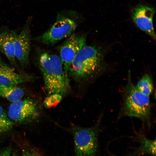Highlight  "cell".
Returning <instances> with one entry per match:
<instances>
[{
  "instance_id": "12",
  "label": "cell",
  "mask_w": 156,
  "mask_h": 156,
  "mask_svg": "<svg viewBox=\"0 0 156 156\" xmlns=\"http://www.w3.org/2000/svg\"><path fill=\"white\" fill-rule=\"evenodd\" d=\"M24 94L23 89L16 86H0V96L12 103L21 99Z\"/></svg>"
},
{
  "instance_id": "5",
  "label": "cell",
  "mask_w": 156,
  "mask_h": 156,
  "mask_svg": "<svg viewBox=\"0 0 156 156\" xmlns=\"http://www.w3.org/2000/svg\"><path fill=\"white\" fill-rule=\"evenodd\" d=\"M101 117V116L96 123L90 127L72 126L76 156H94L97 152V134Z\"/></svg>"
},
{
  "instance_id": "20",
  "label": "cell",
  "mask_w": 156,
  "mask_h": 156,
  "mask_svg": "<svg viewBox=\"0 0 156 156\" xmlns=\"http://www.w3.org/2000/svg\"><path fill=\"white\" fill-rule=\"evenodd\" d=\"M3 61V60L1 59H0V66Z\"/></svg>"
},
{
  "instance_id": "2",
  "label": "cell",
  "mask_w": 156,
  "mask_h": 156,
  "mask_svg": "<svg viewBox=\"0 0 156 156\" xmlns=\"http://www.w3.org/2000/svg\"><path fill=\"white\" fill-rule=\"evenodd\" d=\"M34 62L42 74L48 95L58 93L64 96L70 92V79L58 55L38 48L35 52Z\"/></svg>"
},
{
  "instance_id": "9",
  "label": "cell",
  "mask_w": 156,
  "mask_h": 156,
  "mask_svg": "<svg viewBox=\"0 0 156 156\" xmlns=\"http://www.w3.org/2000/svg\"><path fill=\"white\" fill-rule=\"evenodd\" d=\"M155 13L154 8L139 4L133 8L131 13L132 19L136 26L154 40L156 35L153 20Z\"/></svg>"
},
{
  "instance_id": "18",
  "label": "cell",
  "mask_w": 156,
  "mask_h": 156,
  "mask_svg": "<svg viewBox=\"0 0 156 156\" xmlns=\"http://www.w3.org/2000/svg\"><path fill=\"white\" fill-rule=\"evenodd\" d=\"M12 149L10 147L0 151V156H11Z\"/></svg>"
},
{
  "instance_id": "4",
  "label": "cell",
  "mask_w": 156,
  "mask_h": 156,
  "mask_svg": "<svg viewBox=\"0 0 156 156\" xmlns=\"http://www.w3.org/2000/svg\"><path fill=\"white\" fill-rule=\"evenodd\" d=\"M73 15L58 14L56 21L49 29L32 38V40L52 46L64 38H67L75 32L80 23L78 17Z\"/></svg>"
},
{
  "instance_id": "1",
  "label": "cell",
  "mask_w": 156,
  "mask_h": 156,
  "mask_svg": "<svg viewBox=\"0 0 156 156\" xmlns=\"http://www.w3.org/2000/svg\"><path fill=\"white\" fill-rule=\"evenodd\" d=\"M107 67L103 49L98 46L86 44L77 54L67 74L69 79L84 85L101 75Z\"/></svg>"
},
{
  "instance_id": "11",
  "label": "cell",
  "mask_w": 156,
  "mask_h": 156,
  "mask_svg": "<svg viewBox=\"0 0 156 156\" xmlns=\"http://www.w3.org/2000/svg\"><path fill=\"white\" fill-rule=\"evenodd\" d=\"M31 75L17 73L4 61L0 66V86H13L31 80Z\"/></svg>"
},
{
  "instance_id": "16",
  "label": "cell",
  "mask_w": 156,
  "mask_h": 156,
  "mask_svg": "<svg viewBox=\"0 0 156 156\" xmlns=\"http://www.w3.org/2000/svg\"><path fill=\"white\" fill-rule=\"evenodd\" d=\"M63 97L62 95L58 93L48 95L44 100V105L48 109L54 107L60 102Z\"/></svg>"
},
{
  "instance_id": "14",
  "label": "cell",
  "mask_w": 156,
  "mask_h": 156,
  "mask_svg": "<svg viewBox=\"0 0 156 156\" xmlns=\"http://www.w3.org/2000/svg\"><path fill=\"white\" fill-rule=\"evenodd\" d=\"M141 145L133 154H148L153 156L156 155V140H150L144 137H141Z\"/></svg>"
},
{
  "instance_id": "6",
  "label": "cell",
  "mask_w": 156,
  "mask_h": 156,
  "mask_svg": "<svg viewBox=\"0 0 156 156\" xmlns=\"http://www.w3.org/2000/svg\"><path fill=\"white\" fill-rule=\"evenodd\" d=\"M40 113L38 103L34 100L21 99L10 105L8 112V118L16 122L25 123L38 118Z\"/></svg>"
},
{
  "instance_id": "15",
  "label": "cell",
  "mask_w": 156,
  "mask_h": 156,
  "mask_svg": "<svg viewBox=\"0 0 156 156\" xmlns=\"http://www.w3.org/2000/svg\"><path fill=\"white\" fill-rule=\"evenodd\" d=\"M13 126V122L6 115L0 105V133L9 130Z\"/></svg>"
},
{
  "instance_id": "10",
  "label": "cell",
  "mask_w": 156,
  "mask_h": 156,
  "mask_svg": "<svg viewBox=\"0 0 156 156\" xmlns=\"http://www.w3.org/2000/svg\"><path fill=\"white\" fill-rule=\"evenodd\" d=\"M18 32L7 26L0 27V52L7 58L13 66L19 68V65L16 58L14 51V43Z\"/></svg>"
},
{
  "instance_id": "17",
  "label": "cell",
  "mask_w": 156,
  "mask_h": 156,
  "mask_svg": "<svg viewBox=\"0 0 156 156\" xmlns=\"http://www.w3.org/2000/svg\"><path fill=\"white\" fill-rule=\"evenodd\" d=\"M22 156H40L37 152L33 150H29L25 151L23 153Z\"/></svg>"
},
{
  "instance_id": "3",
  "label": "cell",
  "mask_w": 156,
  "mask_h": 156,
  "mask_svg": "<svg viewBox=\"0 0 156 156\" xmlns=\"http://www.w3.org/2000/svg\"><path fill=\"white\" fill-rule=\"evenodd\" d=\"M122 102L117 119L122 117H134L151 126V107L149 96L138 91L129 75L122 88Z\"/></svg>"
},
{
  "instance_id": "19",
  "label": "cell",
  "mask_w": 156,
  "mask_h": 156,
  "mask_svg": "<svg viewBox=\"0 0 156 156\" xmlns=\"http://www.w3.org/2000/svg\"><path fill=\"white\" fill-rule=\"evenodd\" d=\"M11 156H17V155L14 153L11 154Z\"/></svg>"
},
{
  "instance_id": "7",
  "label": "cell",
  "mask_w": 156,
  "mask_h": 156,
  "mask_svg": "<svg viewBox=\"0 0 156 156\" xmlns=\"http://www.w3.org/2000/svg\"><path fill=\"white\" fill-rule=\"evenodd\" d=\"M31 23V18L29 17L21 30L16 35L14 41L15 56L19 67L23 69L27 67L29 64L32 40Z\"/></svg>"
},
{
  "instance_id": "13",
  "label": "cell",
  "mask_w": 156,
  "mask_h": 156,
  "mask_svg": "<svg viewBox=\"0 0 156 156\" xmlns=\"http://www.w3.org/2000/svg\"><path fill=\"white\" fill-rule=\"evenodd\" d=\"M136 88L142 94L149 96L153 92V85L151 76L145 74L135 86Z\"/></svg>"
},
{
  "instance_id": "8",
  "label": "cell",
  "mask_w": 156,
  "mask_h": 156,
  "mask_svg": "<svg viewBox=\"0 0 156 156\" xmlns=\"http://www.w3.org/2000/svg\"><path fill=\"white\" fill-rule=\"evenodd\" d=\"M86 40L84 35L74 32L57 47L58 55L67 75L69 68L77 54L86 44Z\"/></svg>"
}]
</instances>
